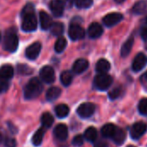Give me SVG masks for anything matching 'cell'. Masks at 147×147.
<instances>
[{"mask_svg": "<svg viewBox=\"0 0 147 147\" xmlns=\"http://www.w3.org/2000/svg\"><path fill=\"white\" fill-rule=\"evenodd\" d=\"M123 19V16L121 13L118 12H115V13H110L108 14L107 16H105L103 17V23L107 26V27H113L115 25H116L117 23H119L121 20Z\"/></svg>", "mask_w": 147, "mask_h": 147, "instance_id": "obj_10", "label": "cell"}, {"mask_svg": "<svg viewBox=\"0 0 147 147\" xmlns=\"http://www.w3.org/2000/svg\"><path fill=\"white\" fill-rule=\"evenodd\" d=\"M65 4L64 0H52L50 2V9L54 16L59 17L63 15Z\"/></svg>", "mask_w": 147, "mask_h": 147, "instance_id": "obj_9", "label": "cell"}, {"mask_svg": "<svg viewBox=\"0 0 147 147\" xmlns=\"http://www.w3.org/2000/svg\"><path fill=\"white\" fill-rule=\"evenodd\" d=\"M94 147H108V145H107L106 142L100 140V141H96V142L95 143Z\"/></svg>", "mask_w": 147, "mask_h": 147, "instance_id": "obj_39", "label": "cell"}, {"mask_svg": "<svg viewBox=\"0 0 147 147\" xmlns=\"http://www.w3.org/2000/svg\"><path fill=\"white\" fill-rule=\"evenodd\" d=\"M116 3H122V2H124L125 0H115Z\"/></svg>", "mask_w": 147, "mask_h": 147, "instance_id": "obj_42", "label": "cell"}, {"mask_svg": "<svg viewBox=\"0 0 147 147\" xmlns=\"http://www.w3.org/2000/svg\"><path fill=\"white\" fill-rule=\"evenodd\" d=\"M134 38L133 37H130L123 44V46L121 47V55L122 57H127L130 53V52H131V50L133 48V46H134Z\"/></svg>", "mask_w": 147, "mask_h": 147, "instance_id": "obj_26", "label": "cell"}, {"mask_svg": "<svg viewBox=\"0 0 147 147\" xmlns=\"http://www.w3.org/2000/svg\"><path fill=\"white\" fill-rule=\"evenodd\" d=\"M139 111L141 115H147V98H143L139 103Z\"/></svg>", "mask_w": 147, "mask_h": 147, "instance_id": "obj_33", "label": "cell"}, {"mask_svg": "<svg viewBox=\"0 0 147 147\" xmlns=\"http://www.w3.org/2000/svg\"><path fill=\"white\" fill-rule=\"evenodd\" d=\"M84 139L82 135H77L72 140V145L76 147H80L84 145Z\"/></svg>", "mask_w": 147, "mask_h": 147, "instance_id": "obj_35", "label": "cell"}, {"mask_svg": "<svg viewBox=\"0 0 147 147\" xmlns=\"http://www.w3.org/2000/svg\"><path fill=\"white\" fill-rule=\"evenodd\" d=\"M127 147H135V146H127Z\"/></svg>", "mask_w": 147, "mask_h": 147, "instance_id": "obj_43", "label": "cell"}, {"mask_svg": "<svg viewBox=\"0 0 147 147\" xmlns=\"http://www.w3.org/2000/svg\"><path fill=\"white\" fill-rule=\"evenodd\" d=\"M60 94H61V90L59 87H51L47 91L46 98L49 102H53L54 100L59 97Z\"/></svg>", "mask_w": 147, "mask_h": 147, "instance_id": "obj_21", "label": "cell"}, {"mask_svg": "<svg viewBox=\"0 0 147 147\" xmlns=\"http://www.w3.org/2000/svg\"><path fill=\"white\" fill-rule=\"evenodd\" d=\"M40 77L41 80L47 84H52L55 80V72L53 67L46 65L40 71Z\"/></svg>", "mask_w": 147, "mask_h": 147, "instance_id": "obj_7", "label": "cell"}, {"mask_svg": "<svg viewBox=\"0 0 147 147\" xmlns=\"http://www.w3.org/2000/svg\"><path fill=\"white\" fill-rule=\"evenodd\" d=\"M141 37L144 40L147 41V27L143 28V29L141 30Z\"/></svg>", "mask_w": 147, "mask_h": 147, "instance_id": "obj_40", "label": "cell"}, {"mask_svg": "<svg viewBox=\"0 0 147 147\" xmlns=\"http://www.w3.org/2000/svg\"><path fill=\"white\" fill-rule=\"evenodd\" d=\"M17 71L20 74H23V75H28L32 73V69L26 65H17Z\"/></svg>", "mask_w": 147, "mask_h": 147, "instance_id": "obj_32", "label": "cell"}, {"mask_svg": "<svg viewBox=\"0 0 147 147\" xmlns=\"http://www.w3.org/2000/svg\"><path fill=\"white\" fill-rule=\"evenodd\" d=\"M89 67V62L84 59H77L72 66V71L76 74H80L85 71Z\"/></svg>", "mask_w": 147, "mask_h": 147, "instance_id": "obj_15", "label": "cell"}, {"mask_svg": "<svg viewBox=\"0 0 147 147\" xmlns=\"http://www.w3.org/2000/svg\"><path fill=\"white\" fill-rule=\"evenodd\" d=\"M147 64V57L144 53H139L133 62V70L134 71H141Z\"/></svg>", "mask_w": 147, "mask_h": 147, "instance_id": "obj_13", "label": "cell"}, {"mask_svg": "<svg viewBox=\"0 0 147 147\" xmlns=\"http://www.w3.org/2000/svg\"><path fill=\"white\" fill-rule=\"evenodd\" d=\"M147 130V125L144 122H136L135 124L133 125L131 131H130V134L132 139L134 140H139L140 139L144 134L146 132Z\"/></svg>", "mask_w": 147, "mask_h": 147, "instance_id": "obj_8", "label": "cell"}, {"mask_svg": "<svg viewBox=\"0 0 147 147\" xmlns=\"http://www.w3.org/2000/svg\"><path fill=\"white\" fill-rule=\"evenodd\" d=\"M70 112V109L66 104H59L56 108H55V114L57 115V117L62 119L65 118L68 115Z\"/></svg>", "mask_w": 147, "mask_h": 147, "instance_id": "obj_24", "label": "cell"}, {"mask_svg": "<svg viewBox=\"0 0 147 147\" xmlns=\"http://www.w3.org/2000/svg\"><path fill=\"white\" fill-rule=\"evenodd\" d=\"M73 3L79 9H87L92 5L93 0H73Z\"/></svg>", "mask_w": 147, "mask_h": 147, "instance_id": "obj_31", "label": "cell"}, {"mask_svg": "<svg viewBox=\"0 0 147 147\" xmlns=\"http://www.w3.org/2000/svg\"><path fill=\"white\" fill-rule=\"evenodd\" d=\"M140 83H141L142 86L147 90V71L146 72H145V73L141 76V78H140Z\"/></svg>", "mask_w": 147, "mask_h": 147, "instance_id": "obj_38", "label": "cell"}, {"mask_svg": "<svg viewBox=\"0 0 147 147\" xmlns=\"http://www.w3.org/2000/svg\"><path fill=\"white\" fill-rule=\"evenodd\" d=\"M66 45H67V41L64 38V37H59V39L57 40L55 45H54V50L58 53H62L65 47H66Z\"/></svg>", "mask_w": 147, "mask_h": 147, "instance_id": "obj_30", "label": "cell"}, {"mask_svg": "<svg viewBox=\"0 0 147 147\" xmlns=\"http://www.w3.org/2000/svg\"><path fill=\"white\" fill-rule=\"evenodd\" d=\"M84 137L89 142H95L97 138V130L93 127H90L85 130Z\"/></svg>", "mask_w": 147, "mask_h": 147, "instance_id": "obj_25", "label": "cell"}, {"mask_svg": "<svg viewBox=\"0 0 147 147\" xmlns=\"http://www.w3.org/2000/svg\"><path fill=\"white\" fill-rule=\"evenodd\" d=\"M111 139L114 140V142L116 145H121L124 143L126 140V133L123 129L116 127V130Z\"/></svg>", "mask_w": 147, "mask_h": 147, "instance_id": "obj_20", "label": "cell"}, {"mask_svg": "<svg viewBox=\"0 0 147 147\" xmlns=\"http://www.w3.org/2000/svg\"><path fill=\"white\" fill-rule=\"evenodd\" d=\"M14 76V69L10 65H3L0 67V78L9 80Z\"/></svg>", "mask_w": 147, "mask_h": 147, "instance_id": "obj_17", "label": "cell"}, {"mask_svg": "<svg viewBox=\"0 0 147 147\" xmlns=\"http://www.w3.org/2000/svg\"><path fill=\"white\" fill-rule=\"evenodd\" d=\"M40 121H41L42 127H44L45 128H49L53 124L54 119H53V116L50 113H44L42 116L40 117Z\"/></svg>", "mask_w": 147, "mask_h": 147, "instance_id": "obj_27", "label": "cell"}, {"mask_svg": "<svg viewBox=\"0 0 147 147\" xmlns=\"http://www.w3.org/2000/svg\"><path fill=\"white\" fill-rule=\"evenodd\" d=\"M40 27L43 30L49 29L53 24L51 16L46 11L43 10L40 12Z\"/></svg>", "mask_w": 147, "mask_h": 147, "instance_id": "obj_16", "label": "cell"}, {"mask_svg": "<svg viewBox=\"0 0 147 147\" xmlns=\"http://www.w3.org/2000/svg\"><path fill=\"white\" fill-rule=\"evenodd\" d=\"M5 147H16V141L13 138H7L4 141Z\"/></svg>", "mask_w": 147, "mask_h": 147, "instance_id": "obj_37", "label": "cell"}, {"mask_svg": "<svg viewBox=\"0 0 147 147\" xmlns=\"http://www.w3.org/2000/svg\"><path fill=\"white\" fill-rule=\"evenodd\" d=\"M40 50H41L40 43V42H34V43L31 44L29 47H27L26 52H25L26 57L28 59L34 60L39 56V54L40 53Z\"/></svg>", "mask_w": 147, "mask_h": 147, "instance_id": "obj_11", "label": "cell"}, {"mask_svg": "<svg viewBox=\"0 0 147 147\" xmlns=\"http://www.w3.org/2000/svg\"><path fill=\"white\" fill-rule=\"evenodd\" d=\"M115 130H116V127L112 123H109L102 127L101 133L102 135L105 138H112Z\"/></svg>", "mask_w": 147, "mask_h": 147, "instance_id": "obj_23", "label": "cell"}, {"mask_svg": "<svg viewBox=\"0 0 147 147\" xmlns=\"http://www.w3.org/2000/svg\"><path fill=\"white\" fill-rule=\"evenodd\" d=\"M113 83V78L107 73H99L94 79V86L99 90H108Z\"/></svg>", "mask_w": 147, "mask_h": 147, "instance_id": "obj_3", "label": "cell"}, {"mask_svg": "<svg viewBox=\"0 0 147 147\" xmlns=\"http://www.w3.org/2000/svg\"><path fill=\"white\" fill-rule=\"evenodd\" d=\"M96 70L99 73H107L110 70V64L107 59H102L96 63Z\"/></svg>", "mask_w": 147, "mask_h": 147, "instance_id": "obj_22", "label": "cell"}, {"mask_svg": "<svg viewBox=\"0 0 147 147\" xmlns=\"http://www.w3.org/2000/svg\"><path fill=\"white\" fill-rule=\"evenodd\" d=\"M46 129H47V128H45L44 127H40V128L34 134V135H33V137H32V143H33L34 146H39L41 145L42 140H43V139H44V135H45V134H46Z\"/></svg>", "mask_w": 147, "mask_h": 147, "instance_id": "obj_18", "label": "cell"}, {"mask_svg": "<svg viewBox=\"0 0 147 147\" xmlns=\"http://www.w3.org/2000/svg\"><path fill=\"white\" fill-rule=\"evenodd\" d=\"M49 29H50V32L53 35L59 36L64 32V25L60 22H55V23L52 24V26Z\"/></svg>", "mask_w": 147, "mask_h": 147, "instance_id": "obj_29", "label": "cell"}, {"mask_svg": "<svg viewBox=\"0 0 147 147\" xmlns=\"http://www.w3.org/2000/svg\"><path fill=\"white\" fill-rule=\"evenodd\" d=\"M95 110H96L95 104L91 102H84L78 108L77 113L81 118L85 119V118H89L92 116L93 114L95 113Z\"/></svg>", "mask_w": 147, "mask_h": 147, "instance_id": "obj_5", "label": "cell"}, {"mask_svg": "<svg viewBox=\"0 0 147 147\" xmlns=\"http://www.w3.org/2000/svg\"><path fill=\"white\" fill-rule=\"evenodd\" d=\"M69 36L72 40H78L84 37V29L78 23H72L69 28Z\"/></svg>", "mask_w": 147, "mask_h": 147, "instance_id": "obj_6", "label": "cell"}, {"mask_svg": "<svg viewBox=\"0 0 147 147\" xmlns=\"http://www.w3.org/2000/svg\"><path fill=\"white\" fill-rule=\"evenodd\" d=\"M55 138L59 141H65L68 137V128L65 124H59L53 130Z\"/></svg>", "mask_w": 147, "mask_h": 147, "instance_id": "obj_12", "label": "cell"}, {"mask_svg": "<svg viewBox=\"0 0 147 147\" xmlns=\"http://www.w3.org/2000/svg\"><path fill=\"white\" fill-rule=\"evenodd\" d=\"M22 22V28L25 32L34 31L37 28V19L34 15V8L32 3H28L21 13Z\"/></svg>", "mask_w": 147, "mask_h": 147, "instance_id": "obj_1", "label": "cell"}, {"mask_svg": "<svg viewBox=\"0 0 147 147\" xmlns=\"http://www.w3.org/2000/svg\"><path fill=\"white\" fill-rule=\"evenodd\" d=\"M9 84L8 80L0 78V94L6 92L9 89Z\"/></svg>", "mask_w": 147, "mask_h": 147, "instance_id": "obj_36", "label": "cell"}, {"mask_svg": "<svg viewBox=\"0 0 147 147\" xmlns=\"http://www.w3.org/2000/svg\"><path fill=\"white\" fill-rule=\"evenodd\" d=\"M72 79H73L72 74L69 71H65L60 74V82L65 87L69 86L71 84Z\"/></svg>", "mask_w": 147, "mask_h": 147, "instance_id": "obj_28", "label": "cell"}, {"mask_svg": "<svg viewBox=\"0 0 147 147\" xmlns=\"http://www.w3.org/2000/svg\"><path fill=\"white\" fill-rule=\"evenodd\" d=\"M18 44H19V40H18L17 35L14 33H9L5 35L3 43V47L5 51L13 53V52L16 51V49L18 47Z\"/></svg>", "mask_w": 147, "mask_h": 147, "instance_id": "obj_4", "label": "cell"}, {"mask_svg": "<svg viewBox=\"0 0 147 147\" xmlns=\"http://www.w3.org/2000/svg\"><path fill=\"white\" fill-rule=\"evenodd\" d=\"M102 33H103V28L99 23L93 22L89 26L88 34L90 38H92V39L98 38L102 34Z\"/></svg>", "mask_w": 147, "mask_h": 147, "instance_id": "obj_14", "label": "cell"}, {"mask_svg": "<svg viewBox=\"0 0 147 147\" xmlns=\"http://www.w3.org/2000/svg\"><path fill=\"white\" fill-rule=\"evenodd\" d=\"M0 40H1V33H0Z\"/></svg>", "mask_w": 147, "mask_h": 147, "instance_id": "obj_44", "label": "cell"}, {"mask_svg": "<svg viewBox=\"0 0 147 147\" xmlns=\"http://www.w3.org/2000/svg\"><path fill=\"white\" fill-rule=\"evenodd\" d=\"M3 141V134H2V132L0 131V144Z\"/></svg>", "mask_w": 147, "mask_h": 147, "instance_id": "obj_41", "label": "cell"}, {"mask_svg": "<svg viewBox=\"0 0 147 147\" xmlns=\"http://www.w3.org/2000/svg\"><path fill=\"white\" fill-rule=\"evenodd\" d=\"M42 90H43V86L40 79L37 78H33L28 81V83L24 87L23 90L24 97L27 100L34 99L40 95Z\"/></svg>", "mask_w": 147, "mask_h": 147, "instance_id": "obj_2", "label": "cell"}, {"mask_svg": "<svg viewBox=\"0 0 147 147\" xmlns=\"http://www.w3.org/2000/svg\"><path fill=\"white\" fill-rule=\"evenodd\" d=\"M147 11V1L146 0H140L138 1L132 9V12L136 15H142Z\"/></svg>", "mask_w": 147, "mask_h": 147, "instance_id": "obj_19", "label": "cell"}, {"mask_svg": "<svg viewBox=\"0 0 147 147\" xmlns=\"http://www.w3.org/2000/svg\"><path fill=\"white\" fill-rule=\"evenodd\" d=\"M121 89L120 87H116L109 93V96L111 100H115L117 99L121 96Z\"/></svg>", "mask_w": 147, "mask_h": 147, "instance_id": "obj_34", "label": "cell"}]
</instances>
